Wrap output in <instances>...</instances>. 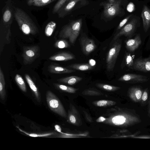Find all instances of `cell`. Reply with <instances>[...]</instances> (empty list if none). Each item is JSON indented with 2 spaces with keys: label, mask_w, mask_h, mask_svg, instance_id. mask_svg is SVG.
I'll use <instances>...</instances> for the list:
<instances>
[{
  "label": "cell",
  "mask_w": 150,
  "mask_h": 150,
  "mask_svg": "<svg viewBox=\"0 0 150 150\" xmlns=\"http://www.w3.org/2000/svg\"><path fill=\"white\" fill-rule=\"evenodd\" d=\"M92 63L94 65L95 64V61L93 60V59L90 60L89 64L91 66H92Z\"/></svg>",
  "instance_id": "41"
},
{
  "label": "cell",
  "mask_w": 150,
  "mask_h": 150,
  "mask_svg": "<svg viewBox=\"0 0 150 150\" xmlns=\"http://www.w3.org/2000/svg\"><path fill=\"white\" fill-rule=\"evenodd\" d=\"M137 23L138 21L136 18H134L132 19L115 35L111 42V43L122 35L128 38L131 37L136 30L137 26Z\"/></svg>",
  "instance_id": "7"
},
{
  "label": "cell",
  "mask_w": 150,
  "mask_h": 150,
  "mask_svg": "<svg viewBox=\"0 0 150 150\" xmlns=\"http://www.w3.org/2000/svg\"><path fill=\"white\" fill-rule=\"evenodd\" d=\"M46 100L51 110L65 118H67L66 110L59 99L51 91H48L46 94Z\"/></svg>",
  "instance_id": "3"
},
{
  "label": "cell",
  "mask_w": 150,
  "mask_h": 150,
  "mask_svg": "<svg viewBox=\"0 0 150 150\" xmlns=\"http://www.w3.org/2000/svg\"><path fill=\"white\" fill-rule=\"evenodd\" d=\"M25 78L30 88L34 93L38 101H40V96L38 88L31 79L30 76L28 74H25Z\"/></svg>",
  "instance_id": "20"
},
{
  "label": "cell",
  "mask_w": 150,
  "mask_h": 150,
  "mask_svg": "<svg viewBox=\"0 0 150 150\" xmlns=\"http://www.w3.org/2000/svg\"><path fill=\"white\" fill-rule=\"evenodd\" d=\"M106 118L103 117H100L96 120L98 122H103L106 120Z\"/></svg>",
  "instance_id": "39"
},
{
  "label": "cell",
  "mask_w": 150,
  "mask_h": 150,
  "mask_svg": "<svg viewBox=\"0 0 150 150\" xmlns=\"http://www.w3.org/2000/svg\"><path fill=\"white\" fill-rule=\"evenodd\" d=\"M112 43L106 58V68L108 71L113 70L122 47V41L119 38Z\"/></svg>",
  "instance_id": "4"
},
{
  "label": "cell",
  "mask_w": 150,
  "mask_h": 150,
  "mask_svg": "<svg viewBox=\"0 0 150 150\" xmlns=\"http://www.w3.org/2000/svg\"><path fill=\"white\" fill-rule=\"evenodd\" d=\"M82 24L81 19L71 22L62 28L59 33V37L67 39L71 44L74 45L79 34Z\"/></svg>",
  "instance_id": "2"
},
{
  "label": "cell",
  "mask_w": 150,
  "mask_h": 150,
  "mask_svg": "<svg viewBox=\"0 0 150 150\" xmlns=\"http://www.w3.org/2000/svg\"><path fill=\"white\" fill-rule=\"evenodd\" d=\"M67 1V0H59L53 8L52 13L55 14L58 12Z\"/></svg>",
  "instance_id": "33"
},
{
  "label": "cell",
  "mask_w": 150,
  "mask_h": 150,
  "mask_svg": "<svg viewBox=\"0 0 150 150\" xmlns=\"http://www.w3.org/2000/svg\"><path fill=\"white\" fill-rule=\"evenodd\" d=\"M84 115L85 117L86 120L90 122H93V120L90 115H89L86 112H84Z\"/></svg>",
  "instance_id": "36"
},
{
  "label": "cell",
  "mask_w": 150,
  "mask_h": 150,
  "mask_svg": "<svg viewBox=\"0 0 150 150\" xmlns=\"http://www.w3.org/2000/svg\"><path fill=\"white\" fill-rule=\"evenodd\" d=\"M141 43L142 40L140 35H137L134 39H129L126 41L125 47L129 51L132 52L136 50Z\"/></svg>",
  "instance_id": "15"
},
{
  "label": "cell",
  "mask_w": 150,
  "mask_h": 150,
  "mask_svg": "<svg viewBox=\"0 0 150 150\" xmlns=\"http://www.w3.org/2000/svg\"><path fill=\"white\" fill-rule=\"evenodd\" d=\"M79 41L83 53L88 55L96 48L94 41L89 38L84 33H82L79 38Z\"/></svg>",
  "instance_id": "9"
},
{
  "label": "cell",
  "mask_w": 150,
  "mask_h": 150,
  "mask_svg": "<svg viewBox=\"0 0 150 150\" xmlns=\"http://www.w3.org/2000/svg\"><path fill=\"white\" fill-rule=\"evenodd\" d=\"M96 86L102 89L108 91H114L120 89V87L108 84L97 83Z\"/></svg>",
  "instance_id": "28"
},
{
  "label": "cell",
  "mask_w": 150,
  "mask_h": 150,
  "mask_svg": "<svg viewBox=\"0 0 150 150\" xmlns=\"http://www.w3.org/2000/svg\"><path fill=\"white\" fill-rule=\"evenodd\" d=\"M82 78L77 76H71L57 80L58 81L69 85H74L81 81Z\"/></svg>",
  "instance_id": "21"
},
{
  "label": "cell",
  "mask_w": 150,
  "mask_h": 150,
  "mask_svg": "<svg viewBox=\"0 0 150 150\" xmlns=\"http://www.w3.org/2000/svg\"><path fill=\"white\" fill-rule=\"evenodd\" d=\"M125 64L129 68H132L133 66L134 61L133 58L129 53H126L125 57Z\"/></svg>",
  "instance_id": "34"
},
{
  "label": "cell",
  "mask_w": 150,
  "mask_h": 150,
  "mask_svg": "<svg viewBox=\"0 0 150 150\" xmlns=\"http://www.w3.org/2000/svg\"><path fill=\"white\" fill-rule=\"evenodd\" d=\"M134 8L133 4L132 3H130L127 6V9L128 11L131 12L134 10Z\"/></svg>",
  "instance_id": "37"
},
{
  "label": "cell",
  "mask_w": 150,
  "mask_h": 150,
  "mask_svg": "<svg viewBox=\"0 0 150 150\" xmlns=\"http://www.w3.org/2000/svg\"><path fill=\"white\" fill-rule=\"evenodd\" d=\"M55 46L58 48L63 49L70 47V45L66 40L62 39L56 41L54 44Z\"/></svg>",
  "instance_id": "32"
},
{
  "label": "cell",
  "mask_w": 150,
  "mask_h": 150,
  "mask_svg": "<svg viewBox=\"0 0 150 150\" xmlns=\"http://www.w3.org/2000/svg\"><path fill=\"white\" fill-rule=\"evenodd\" d=\"M148 98V93L146 91L144 92L142 94L141 99L143 101H146Z\"/></svg>",
  "instance_id": "38"
},
{
  "label": "cell",
  "mask_w": 150,
  "mask_h": 150,
  "mask_svg": "<svg viewBox=\"0 0 150 150\" xmlns=\"http://www.w3.org/2000/svg\"><path fill=\"white\" fill-rule=\"evenodd\" d=\"M8 5L7 2L3 12L2 19L3 22L4 24H10L12 23L13 16L12 9Z\"/></svg>",
  "instance_id": "18"
},
{
  "label": "cell",
  "mask_w": 150,
  "mask_h": 150,
  "mask_svg": "<svg viewBox=\"0 0 150 150\" xmlns=\"http://www.w3.org/2000/svg\"><path fill=\"white\" fill-rule=\"evenodd\" d=\"M128 93L129 97L133 101L138 102L141 99L142 92L140 88L133 87L129 89Z\"/></svg>",
  "instance_id": "19"
},
{
  "label": "cell",
  "mask_w": 150,
  "mask_h": 150,
  "mask_svg": "<svg viewBox=\"0 0 150 150\" xmlns=\"http://www.w3.org/2000/svg\"><path fill=\"white\" fill-rule=\"evenodd\" d=\"M15 79L17 84L23 91L26 92L27 91L25 83L22 76L18 74L16 75Z\"/></svg>",
  "instance_id": "30"
},
{
  "label": "cell",
  "mask_w": 150,
  "mask_h": 150,
  "mask_svg": "<svg viewBox=\"0 0 150 150\" xmlns=\"http://www.w3.org/2000/svg\"><path fill=\"white\" fill-rule=\"evenodd\" d=\"M17 128L21 132L25 133L26 134L29 136L30 137H48L54 134L53 132L43 133V134H35V133H29L19 128V127L17 126Z\"/></svg>",
  "instance_id": "31"
},
{
  "label": "cell",
  "mask_w": 150,
  "mask_h": 150,
  "mask_svg": "<svg viewBox=\"0 0 150 150\" xmlns=\"http://www.w3.org/2000/svg\"><path fill=\"white\" fill-rule=\"evenodd\" d=\"M54 86L57 89L66 92L74 93L79 89L70 86L64 85L54 83Z\"/></svg>",
  "instance_id": "25"
},
{
  "label": "cell",
  "mask_w": 150,
  "mask_h": 150,
  "mask_svg": "<svg viewBox=\"0 0 150 150\" xmlns=\"http://www.w3.org/2000/svg\"><path fill=\"white\" fill-rule=\"evenodd\" d=\"M75 70L85 71L92 69L94 67L88 63L73 64H71L67 67Z\"/></svg>",
  "instance_id": "22"
},
{
  "label": "cell",
  "mask_w": 150,
  "mask_h": 150,
  "mask_svg": "<svg viewBox=\"0 0 150 150\" xmlns=\"http://www.w3.org/2000/svg\"><path fill=\"white\" fill-rule=\"evenodd\" d=\"M49 59L50 60L54 61H67L76 59L74 54L67 52L58 53L50 57Z\"/></svg>",
  "instance_id": "14"
},
{
  "label": "cell",
  "mask_w": 150,
  "mask_h": 150,
  "mask_svg": "<svg viewBox=\"0 0 150 150\" xmlns=\"http://www.w3.org/2000/svg\"><path fill=\"white\" fill-rule=\"evenodd\" d=\"M80 2H83V0H67L58 12L59 17H64L71 11L75 6Z\"/></svg>",
  "instance_id": "13"
},
{
  "label": "cell",
  "mask_w": 150,
  "mask_h": 150,
  "mask_svg": "<svg viewBox=\"0 0 150 150\" xmlns=\"http://www.w3.org/2000/svg\"><path fill=\"white\" fill-rule=\"evenodd\" d=\"M54 127L56 130L58 132L61 133L62 131L61 128L58 125H56L54 126Z\"/></svg>",
  "instance_id": "40"
},
{
  "label": "cell",
  "mask_w": 150,
  "mask_h": 150,
  "mask_svg": "<svg viewBox=\"0 0 150 150\" xmlns=\"http://www.w3.org/2000/svg\"><path fill=\"white\" fill-rule=\"evenodd\" d=\"M93 103L97 106L105 107L113 106L116 102L112 100H103L94 101Z\"/></svg>",
  "instance_id": "27"
},
{
  "label": "cell",
  "mask_w": 150,
  "mask_h": 150,
  "mask_svg": "<svg viewBox=\"0 0 150 150\" xmlns=\"http://www.w3.org/2000/svg\"><path fill=\"white\" fill-rule=\"evenodd\" d=\"M40 48L38 45L25 46L23 48L22 56L25 65L30 64L40 55Z\"/></svg>",
  "instance_id": "6"
},
{
  "label": "cell",
  "mask_w": 150,
  "mask_h": 150,
  "mask_svg": "<svg viewBox=\"0 0 150 150\" xmlns=\"http://www.w3.org/2000/svg\"><path fill=\"white\" fill-rule=\"evenodd\" d=\"M149 80V78L146 76L133 74H125L118 79L120 81L131 83L144 82Z\"/></svg>",
  "instance_id": "11"
},
{
  "label": "cell",
  "mask_w": 150,
  "mask_h": 150,
  "mask_svg": "<svg viewBox=\"0 0 150 150\" xmlns=\"http://www.w3.org/2000/svg\"><path fill=\"white\" fill-rule=\"evenodd\" d=\"M5 83L4 76L1 68L0 67V97L2 100L5 99L6 91L5 88Z\"/></svg>",
  "instance_id": "24"
},
{
  "label": "cell",
  "mask_w": 150,
  "mask_h": 150,
  "mask_svg": "<svg viewBox=\"0 0 150 150\" xmlns=\"http://www.w3.org/2000/svg\"><path fill=\"white\" fill-rule=\"evenodd\" d=\"M14 17L20 29L25 35H35L38 32V30L34 22L23 10L15 8Z\"/></svg>",
  "instance_id": "1"
},
{
  "label": "cell",
  "mask_w": 150,
  "mask_h": 150,
  "mask_svg": "<svg viewBox=\"0 0 150 150\" xmlns=\"http://www.w3.org/2000/svg\"><path fill=\"white\" fill-rule=\"evenodd\" d=\"M56 23L51 21L46 25L45 31V35L47 37H50L53 34L56 27Z\"/></svg>",
  "instance_id": "26"
},
{
  "label": "cell",
  "mask_w": 150,
  "mask_h": 150,
  "mask_svg": "<svg viewBox=\"0 0 150 150\" xmlns=\"http://www.w3.org/2000/svg\"><path fill=\"white\" fill-rule=\"evenodd\" d=\"M56 0H27V3L29 6L41 7L45 6Z\"/></svg>",
  "instance_id": "23"
},
{
  "label": "cell",
  "mask_w": 150,
  "mask_h": 150,
  "mask_svg": "<svg viewBox=\"0 0 150 150\" xmlns=\"http://www.w3.org/2000/svg\"><path fill=\"white\" fill-rule=\"evenodd\" d=\"M84 95L88 96H99L103 95L100 91L94 88H90L84 90L82 93Z\"/></svg>",
  "instance_id": "29"
},
{
  "label": "cell",
  "mask_w": 150,
  "mask_h": 150,
  "mask_svg": "<svg viewBox=\"0 0 150 150\" xmlns=\"http://www.w3.org/2000/svg\"><path fill=\"white\" fill-rule=\"evenodd\" d=\"M132 69L143 72H150V56L146 58L136 59Z\"/></svg>",
  "instance_id": "10"
},
{
  "label": "cell",
  "mask_w": 150,
  "mask_h": 150,
  "mask_svg": "<svg viewBox=\"0 0 150 150\" xmlns=\"http://www.w3.org/2000/svg\"><path fill=\"white\" fill-rule=\"evenodd\" d=\"M115 0H108V2L111 4H113L115 2Z\"/></svg>",
  "instance_id": "42"
},
{
  "label": "cell",
  "mask_w": 150,
  "mask_h": 150,
  "mask_svg": "<svg viewBox=\"0 0 150 150\" xmlns=\"http://www.w3.org/2000/svg\"><path fill=\"white\" fill-rule=\"evenodd\" d=\"M132 15H128L126 17L123 19L120 23L118 25L117 30H118L120 29L126 23L129 19L130 18Z\"/></svg>",
  "instance_id": "35"
},
{
  "label": "cell",
  "mask_w": 150,
  "mask_h": 150,
  "mask_svg": "<svg viewBox=\"0 0 150 150\" xmlns=\"http://www.w3.org/2000/svg\"><path fill=\"white\" fill-rule=\"evenodd\" d=\"M48 70L51 73L58 74L69 73L76 71L75 69H68L55 64H50L48 67Z\"/></svg>",
  "instance_id": "17"
},
{
  "label": "cell",
  "mask_w": 150,
  "mask_h": 150,
  "mask_svg": "<svg viewBox=\"0 0 150 150\" xmlns=\"http://www.w3.org/2000/svg\"><path fill=\"white\" fill-rule=\"evenodd\" d=\"M122 0H115L114 3L111 4L108 2H102L101 5L104 7V14L107 18L113 17L117 15L120 10Z\"/></svg>",
  "instance_id": "8"
},
{
  "label": "cell",
  "mask_w": 150,
  "mask_h": 150,
  "mask_svg": "<svg viewBox=\"0 0 150 150\" xmlns=\"http://www.w3.org/2000/svg\"><path fill=\"white\" fill-rule=\"evenodd\" d=\"M67 121L74 125L79 126L82 124L81 119L79 114L76 108L72 104L68 111Z\"/></svg>",
  "instance_id": "12"
},
{
  "label": "cell",
  "mask_w": 150,
  "mask_h": 150,
  "mask_svg": "<svg viewBox=\"0 0 150 150\" xmlns=\"http://www.w3.org/2000/svg\"><path fill=\"white\" fill-rule=\"evenodd\" d=\"M103 122L116 126H125L138 122V119L134 116L124 114L112 115Z\"/></svg>",
  "instance_id": "5"
},
{
  "label": "cell",
  "mask_w": 150,
  "mask_h": 150,
  "mask_svg": "<svg viewBox=\"0 0 150 150\" xmlns=\"http://www.w3.org/2000/svg\"><path fill=\"white\" fill-rule=\"evenodd\" d=\"M144 30L146 32L150 27V9L146 5L143 6L141 13Z\"/></svg>",
  "instance_id": "16"
}]
</instances>
